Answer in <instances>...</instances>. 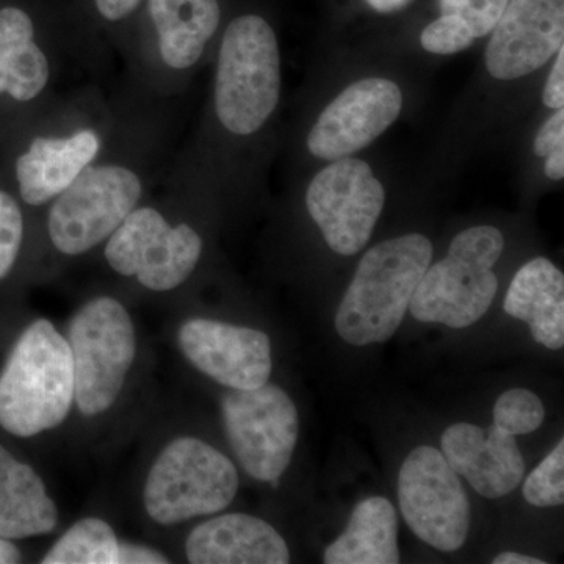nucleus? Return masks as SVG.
Returning <instances> with one entry per match:
<instances>
[{"label": "nucleus", "instance_id": "nucleus-12", "mask_svg": "<svg viewBox=\"0 0 564 564\" xmlns=\"http://www.w3.org/2000/svg\"><path fill=\"white\" fill-rule=\"evenodd\" d=\"M403 95L395 82L372 77L345 88L307 135L311 154L337 161L361 151L399 118Z\"/></svg>", "mask_w": 564, "mask_h": 564}, {"label": "nucleus", "instance_id": "nucleus-11", "mask_svg": "<svg viewBox=\"0 0 564 564\" xmlns=\"http://www.w3.org/2000/svg\"><path fill=\"white\" fill-rule=\"evenodd\" d=\"M384 188L369 163L333 161L311 182L306 206L326 243L337 254L352 256L366 247L384 207Z\"/></svg>", "mask_w": 564, "mask_h": 564}, {"label": "nucleus", "instance_id": "nucleus-21", "mask_svg": "<svg viewBox=\"0 0 564 564\" xmlns=\"http://www.w3.org/2000/svg\"><path fill=\"white\" fill-rule=\"evenodd\" d=\"M31 17L17 7L0 10V95L20 102L33 101L46 88L51 66L33 41Z\"/></svg>", "mask_w": 564, "mask_h": 564}, {"label": "nucleus", "instance_id": "nucleus-27", "mask_svg": "<svg viewBox=\"0 0 564 564\" xmlns=\"http://www.w3.org/2000/svg\"><path fill=\"white\" fill-rule=\"evenodd\" d=\"M24 237V218L20 204L7 192L0 191V281L9 276Z\"/></svg>", "mask_w": 564, "mask_h": 564}, {"label": "nucleus", "instance_id": "nucleus-20", "mask_svg": "<svg viewBox=\"0 0 564 564\" xmlns=\"http://www.w3.org/2000/svg\"><path fill=\"white\" fill-rule=\"evenodd\" d=\"M150 14L162 61L173 69L195 65L220 25L218 0H150Z\"/></svg>", "mask_w": 564, "mask_h": 564}, {"label": "nucleus", "instance_id": "nucleus-14", "mask_svg": "<svg viewBox=\"0 0 564 564\" xmlns=\"http://www.w3.org/2000/svg\"><path fill=\"white\" fill-rule=\"evenodd\" d=\"M563 41L564 0H508L492 29L486 68L494 79H519L551 61Z\"/></svg>", "mask_w": 564, "mask_h": 564}, {"label": "nucleus", "instance_id": "nucleus-10", "mask_svg": "<svg viewBox=\"0 0 564 564\" xmlns=\"http://www.w3.org/2000/svg\"><path fill=\"white\" fill-rule=\"evenodd\" d=\"M399 502L404 521L423 543L437 551H458L470 527V505L458 474L443 452L414 448L399 475Z\"/></svg>", "mask_w": 564, "mask_h": 564}, {"label": "nucleus", "instance_id": "nucleus-1", "mask_svg": "<svg viewBox=\"0 0 564 564\" xmlns=\"http://www.w3.org/2000/svg\"><path fill=\"white\" fill-rule=\"evenodd\" d=\"M432 258L433 245L422 234H408L370 248L334 321L345 343L356 347L388 343L402 325Z\"/></svg>", "mask_w": 564, "mask_h": 564}, {"label": "nucleus", "instance_id": "nucleus-25", "mask_svg": "<svg viewBox=\"0 0 564 564\" xmlns=\"http://www.w3.org/2000/svg\"><path fill=\"white\" fill-rule=\"evenodd\" d=\"M524 499L533 507H560L564 503V441L560 440L540 466L527 478Z\"/></svg>", "mask_w": 564, "mask_h": 564}, {"label": "nucleus", "instance_id": "nucleus-15", "mask_svg": "<svg viewBox=\"0 0 564 564\" xmlns=\"http://www.w3.org/2000/svg\"><path fill=\"white\" fill-rule=\"evenodd\" d=\"M441 445L452 469L486 499L508 496L524 477V456L513 434L496 425L481 429L473 423H455L445 430Z\"/></svg>", "mask_w": 564, "mask_h": 564}, {"label": "nucleus", "instance_id": "nucleus-22", "mask_svg": "<svg viewBox=\"0 0 564 564\" xmlns=\"http://www.w3.org/2000/svg\"><path fill=\"white\" fill-rule=\"evenodd\" d=\"M395 508L384 497H370L356 505L345 532L328 545L326 564H397Z\"/></svg>", "mask_w": 564, "mask_h": 564}, {"label": "nucleus", "instance_id": "nucleus-19", "mask_svg": "<svg viewBox=\"0 0 564 564\" xmlns=\"http://www.w3.org/2000/svg\"><path fill=\"white\" fill-rule=\"evenodd\" d=\"M57 522V507L40 475L0 445V536H41L51 533Z\"/></svg>", "mask_w": 564, "mask_h": 564}, {"label": "nucleus", "instance_id": "nucleus-6", "mask_svg": "<svg viewBox=\"0 0 564 564\" xmlns=\"http://www.w3.org/2000/svg\"><path fill=\"white\" fill-rule=\"evenodd\" d=\"M74 364V402L98 415L117 402L137 355L131 315L120 302L98 296L74 315L68 328Z\"/></svg>", "mask_w": 564, "mask_h": 564}, {"label": "nucleus", "instance_id": "nucleus-9", "mask_svg": "<svg viewBox=\"0 0 564 564\" xmlns=\"http://www.w3.org/2000/svg\"><path fill=\"white\" fill-rule=\"evenodd\" d=\"M203 240L188 225L172 226L161 212L135 207L111 234L106 259L115 272L154 292H169L195 272Z\"/></svg>", "mask_w": 564, "mask_h": 564}, {"label": "nucleus", "instance_id": "nucleus-24", "mask_svg": "<svg viewBox=\"0 0 564 564\" xmlns=\"http://www.w3.org/2000/svg\"><path fill=\"white\" fill-rule=\"evenodd\" d=\"M544 404L540 397L527 389H510L494 404V423L508 434L536 432L544 422Z\"/></svg>", "mask_w": 564, "mask_h": 564}, {"label": "nucleus", "instance_id": "nucleus-16", "mask_svg": "<svg viewBox=\"0 0 564 564\" xmlns=\"http://www.w3.org/2000/svg\"><path fill=\"white\" fill-rule=\"evenodd\" d=\"M195 564H288L291 552L269 522L243 513L223 514L192 530L185 544Z\"/></svg>", "mask_w": 564, "mask_h": 564}, {"label": "nucleus", "instance_id": "nucleus-29", "mask_svg": "<svg viewBox=\"0 0 564 564\" xmlns=\"http://www.w3.org/2000/svg\"><path fill=\"white\" fill-rule=\"evenodd\" d=\"M564 148V110H556L534 139L533 150L538 158H547L551 152Z\"/></svg>", "mask_w": 564, "mask_h": 564}, {"label": "nucleus", "instance_id": "nucleus-17", "mask_svg": "<svg viewBox=\"0 0 564 564\" xmlns=\"http://www.w3.org/2000/svg\"><path fill=\"white\" fill-rule=\"evenodd\" d=\"M101 139L91 129L63 139L39 137L17 161L21 198L31 206L57 198L98 158Z\"/></svg>", "mask_w": 564, "mask_h": 564}, {"label": "nucleus", "instance_id": "nucleus-7", "mask_svg": "<svg viewBox=\"0 0 564 564\" xmlns=\"http://www.w3.org/2000/svg\"><path fill=\"white\" fill-rule=\"evenodd\" d=\"M226 436L245 473L276 486L299 441V411L273 384L229 389L221 400Z\"/></svg>", "mask_w": 564, "mask_h": 564}, {"label": "nucleus", "instance_id": "nucleus-2", "mask_svg": "<svg viewBox=\"0 0 564 564\" xmlns=\"http://www.w3.org/2000/svg\"><path fill=\"white\" fill-rule=\"evenodd\" d=\"M68 340L46 318L21 334L0 372V426L18 437L57 429L74 403Z\"/></svg>", "mask_w": 564, "mask_h": 564}, {"label": "nucleus", "instance_id": "nucleus-3", "mask_svg": "<svg viewBox=\"0 0 564 564\" xmlns=\"http://www.w3.org/2000/svg\"><path fill=\"white\" fill-rule=\"evenodd\" d=\"M281 95V55L274 31L256 14L226 29L215 76V111L236 135L258 132L272 117Z\"/></svg>", "mask_w": 564, "mask_h": 564}, {"label": "nucleus", "instance_id": "nucleus-33", "mask_svg": "<svg viewBox=\"0 0 564 564\" xmlns=\"http://www.w3.org/2000/svg\"><path fill=\"white\" fill-rule=\"evenodd\" d=\"M544 173L549 180L562 181L564 177V148H558L545 158Z\"/></svg>", "mask_w": 564, "mask_h": 564}, {"label": "nucleus", "instance_id": "nucleus-26", "mask_svg": "<svg viewBox=\"0 0 564 564\" xmlns=\"http://www.w3.org/2000/svg\"><path fill=\"white\" fill-rule=\"evenodd\" d=\"M507 3L508 0H441V14L459 22L477 40L492 32Z\"/></svg>", "mask_w": 564, "mask_h": 564}, {"label": "nucleus", "instance_id": "nucleus-30", "mask_svg": "<svg viewBox=\"0 0 564 564\" xmlns=\"http://www.w3.org/2000/svg\"><path fill=\"white\" fill-rule=\"evenodd\" d=\"M556 54H558V57H556L554 68L549 74L543 93V101L552 110H560L564 107V47Z\"/></svg>", "mask_w": 564, "mask_h": 564}, {"label": "nucleus", "instance_id": "nucleus-18", "mask_svg": "<svg viewBox=\"0 0 564 564\" xmlns=\"http://www.w3.org/2000/svg\"><path fill=\"white\" fill-rule=\"evenodd\" d=\"M503 310L525 322L538 344L551 350L564 347V276L549 259L534 258L518 270Z\"/></svg>", "mask_w": 564, "mask_h": 564}, {"label": "nucleus", "instance_id": "nucleus-23", "mask_svg": "<svg viewBox=\"0 0 564 564\" xmlns=\"http://www.w3.org/2000/svg\"><path fill=\"white\" fill-rule=\"evenodd\" d=\"M118 547L113 529L98 518L82 519L44 555L43 564H117Z\"/></svg>", "mask_w": 564, "mask_h": 564}, {"label": "nucleus", "instance_id": "nucleus-34", "mask_svg": "<svg viewBox=\"0 0 564 564\" xmlns=\"http://www.w3.org/2000/svg\"><path fill=\"white\" fill-rule=\"evenodd\" d=\"M22 562V554L13 540L0 536V564H14Z\"/></svg>", "mask_w": 564, "mask_h": 564}, {"label": "nucleus", "instance_id": "nucleus-13", "mask_svg": "<svg viewBox=\"0 0 564 564\" xmlns=\"http://www.w3.org/2000/svg\"><path fill=\"white\" fill-rule=\"evenodd\" d=\"M181 351L204 375L229 389H256L272 375V343L265 333L209 318L181 326Z\"/></svg>", "mask_w": 564, "mask_h": 564}, {"label": "nucleus", "instance_id": "nucleus-36", "mask_svg": "<svg viewBox=\"0 0 564 564\" xmlns=\"http://www.w3.org/2000/svg\"><path fill=\"white\" fill-rule=\"evenodd\" d=\"M366 2L380 13H391V11L403 9L410 0H366Z\"/></svg>", "mask_w": 564, "mask_h": 564}, {"label": "nucleus", "instance_id": "nucleus-28", "mask_svg": "<svg viewBox=\"0 0 564 564\" xmlns=\"http://www.w3.org/2000/svg\"><path fill=\"white\" fill-rule=\"evenodd\" d=\"M474 36L459 22L443 17L433 21L421 35L423 50L437 55L458 54L474 43Z\"/></svg>", "mask_w": 564, "mask_h": 564}, {"label": "nucleus", "instance_id": "nucleus-31", "mask_svg": "<svg viewBox=\"0 0 564 564\" xmlns=\"http://www.w3.org/2000/svg\"><path fill=\"white\" fill-rule=\"evenodd\" d=\"M169 558L154 549L139 544H120L117 564H165Z\"/></svg>", "mask_w": 564, "mask_h": 564}, {"label": "nucleus", "instance_id": "nucleus-4", "mask_svg": "<svg viewBox=\"0 0 564 564\" xmlns=\"http://www.w3.org/2000/svg\"><path fill=\"white\" fill-rule=\"evenodd\" d=\"M505 247L502 232L475 226L455 237L447 258L429 267L410 307L415 321L463 329L480 321L496 299L499 281L492 267Z\"/></svg>", "mask_w": 564, "mask_h": 564}, {"label": "nucleus", "instance_id": "nucleus-5", "mask_svg": "<svg viewBox=\"0 0 564 564\" xmlns=\"http://www.w3.org/2000/svg\"><path fill=\"white\" fill-rule=\"evenodd\" d=\"M239 491L228 456L196 437L174 440L152 464L143 502L152 521L174 525L225 510Z\"/></svg>", "mask_w": 564, "mask_h": 564}, {"label": "nucleus", "instance_id": "nucleus-8", "mask_svg": "<svg viewBox=\"0 0 564 564\" xmlns=\"http://www.w3.org/2000/svg\"><path fill=\"white\" fill-rule=\"evenodd\" d=\"M143 193L140 177L121 165L87 166L55 198L47 229L63 254L79 256L117 231Z\"/></svg>", "mask_w": 564, "mask_h": 564}, {"label": "nucleus", "instance_id": "nucleus-35", "mask_svg": "<svg viewBox=\"0 0 564 564\" xmlns=\"http://www.w3.org/2000/svg\"><path fill=\"white\" fill-rule=\"evenodd\" d=\"M494 564H544V560L534 558V556H527L516 554V552H505V554L497 555L492 560Z\"/></svg>", "mask_w": 564, "mask_h": 564}, {"label": "nucleus", "instance_id": "nucleus-32", "mask_svg": "<svg viewBox=\"0 0 564 564\" xmlns=\"http://www.w3.org/2000/svg\"><path fill=\"white\" fill-rule=\"evenodd\" d=\"M141 0H96L99 13L107 21H121L131 17Z\"/></svg>", "mask_w": 564, "mask_h": 564}]
</instances>
